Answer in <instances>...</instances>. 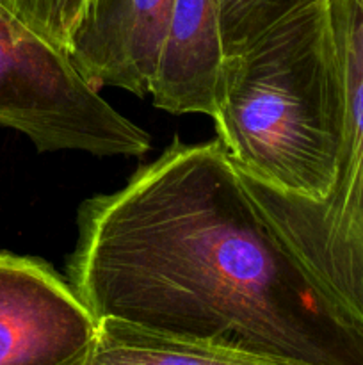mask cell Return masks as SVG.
Instances as JSON below:
<instances>
[{
    "label": "cell",
    "instance_id": "277c9868",
    "mask_svg": "<svg viewBox=\"0 0 363 365\" xmlns=\"http://www.w3.org/2000/svg\"><path fill=\"white\" fill-rule=\"evenodd\" d=\"M0 127L27 135L38 152L139 157L144 128L114 109L71 56L0 4Z\"/></svg>",
    "mask_w": 363,
    "mask_h": 365
},
{
    "label": "cell",
    "instance_id": "7a4b0ae2",
    "mask_svg": "<svg viewBox=\"0 0 363 365\" xmlns=\"http://www.w3.org/2000/svg\"><path fill=\"white\" fill-rule=\"evenodd\" d=\"M344 113L330 0H317L224 57L212 120L241 173L322 200L333 184Z\"/></svg>",
    "mask_w": 363,
    "mask_h": 365
},
{
    "label": "cell",
    "instance_id": "3957f363",
    "mask_svg": "<svg viewBox=\"0 0 363 365\" xmlns=\"http://www.w3.org/2000/svg\"><path fill=\"white\" fill-rule=\"evenodd\" d=\"M330 9L345 93L330 191L308 200L238 173L263 220L363 341V0H330Z\"/></svg>",
    "mask_w": 363,
    "mask_h": 365
},
{
    "label": "cell",
    "instance_id": "52a82bcc",
    "mask_svg": "<svg viewBox=\"0 0 363 365\" xmlns=\"http://www.w3.org/2000/svg\"><path fill=\"white\" fill-rule=\"evenodd\" d=\"M224 57L221 0H174L149 84L153 106L216 116Z\"/></svg>",
    "mask_w": 363,
    "mask_h": 365
},
{
    "label": "cell",
    "instance_id": "9c48e42d",
    "mask_svg": "<svg viewBox=\"0 0 363 365\" xmlns=\"http://www.w3.org/2000/svg\"><path fill=\"white\" fill-rule=\"evenodd\" d=\"M317 0H221L224 52H241L276 21Z\"/></svg>",
    "mask_w": 363,
    "mask_h": 365
},
{
    "label": "cell",
    "instance_id": "6da1fadb",
    "mask_svg": "<svg viewBox=\"0 0 363 365\" xmlns=\"http://www.w3.org/2000/svg\"><path fill=\"white\" fill-rule=\"evenodd\" d=\"M68 280L95 317L221 342L273 365H363L347 327L269 227L219 139L178 135L82 202Z\"/></svg>",
    "mask_w": 363,
    "mask_h": 365
},
{
    "label": "cell",
    "instance_id": "8992f818",
    "mask_svg": "<svg viewBox=\"0 0 363 365\" xmlns=\"http://www.w3.org/2000/svg\"><path fill=\"white\" fill-rule=\"evenodd\" d=\"M173 2L93 0L71 36V59L98 89L146 96Z\"/></svg>",
    "mask_w": 363,
    "mask_h": 365
},
{
    "label": "cell",
    "instance_id": "30bf717a",
    "mask_svg": "<svg viewBox=\"0 0 363 365\" xmlns=\"http://www.w3.org/2000/svg\"><path fill=\"white\" fill-rule=\"evenodd\" d=\"M93 0H0L11 14L70 53L71 36Z\"/></svg>",
    "mask_w": 363,
    "mask_h": 365
},
{
    "label": "cell",
    "instance_id": "ba28073f",
    "mask_svg": "<svg viewBox=\"0 0 363 365\" xmlns=\"http://www.w3.org/2000/svg\"><path fill=\"white\" fill-rule=\"evenodd\" d=\"M273 365L246 349L159 330L114 316L96 317L84 365Z\"/></svg>",
    "mask_w": 363,
    "mask_h": 365
},
{
    "label": "cell",
    "instance_id": "5b68a950",
    "mask_svg": "<svg viewBox=\"0 0 363 365\" xmlns=\"http://www.w3.org/2000/svg\"><path fill=\"white\" fill-rule=\"evenodd\" d=\"M96 317L38 257L0 252V365H84Z\"/></svg>",
    "mask_w": 363,
    "mask_h": 365
}]
</instances>
